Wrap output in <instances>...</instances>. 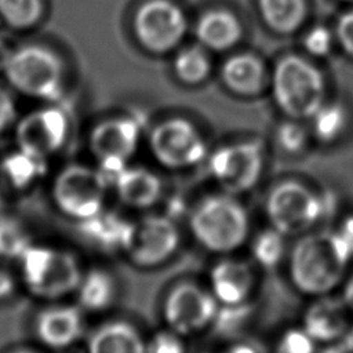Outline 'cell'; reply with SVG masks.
<instances>
[{
	"mask_svg": "<svg viewBox=\"0 0 353 353\" xmlns=\"http://www.w3.org/2000/svg\"><path fill=\"white\" fill-rule=\"evenodd\" d=\"M352 261L335 229L307 232L299 236L290 252V277L302 294H331L342 281Z\"/></svg>",
	"mask_w": 353,
	"mask_h": 353,
	"instance_id": "1",
	"label": "cell"
},
{
	"mask_svg": "<svg viewBox=\"0 0 353 353\" xmlns=\"http://www.w3.org/2000/svg\"><path fill=\"white\" fill-rule=\"evenodd\" d=\"M189 229L205 250L229 254L248 239L250 216L236 196L223 192L208 196L194 205L189 215Z\"/></svg>",
	"mask_w": 353,
	"mask_h": 353,
	"instance_id": "2",
	"label": "cell"
},
{
	"mask_svg": "<svg viewBox=\"0 0 353 353\" xmlns=\"http://www.w3.org/2000/svg\"><path fill=\"white\" fill-rule=\"evenodd\" d=\"M26 288L39 298H62L76 288L83 272L77 258L65 250L32 244L19 258Z\"/></svg>",
	"mask_w": 353,
	"mask_h": 353,
	"instance_id": "3",
	"label": "cell"
},
{
	"mask_svg": "<svg viewBox=\"0 0 353 353\" xmlns=\"http://www.w3.org/2000/svg\"><path fill=\"white\" fill-rule=\"evenodd\" d=\"M324 212L321 196L296 181L274 185L265 201V214L270 226L285 237H299L310 232Z\"/></svg>",
	"mask_w": 353,
	"mask_h": 353,
	"instance_id": "4",
	"label": "cell"
},
{
	"mask_svg": "<svg viewBox=\"0 0 353 353\" xmlns=\"http://www.w3.org/2000/svg\"><path fill=\"white\" fill-rule=\"evenodd\" d=\"M273 97L279 108L290 117H312L323 105L321 73L296 55L284 57L273 72Z\"/></svg>",
	"mask_w": 353,
	"mask_h": 353,
	"instance_id": "5",
	"label": "cell"
},
{
	"mask_svg": "<svg viewBox=\"0 0 353 353\" xmlns=\"http://www.w3.org/2000/svg\"><path fill=\"white\" fill-rule=\"evenodd\" d=\"M109 185V178L98 167L70 164L55 176L52 200L62 214L81 222L105 210Z\"/></svg>",
	"mask_w": 353,
	"mask_h": 353,
	"instance_id": "6",
	"label": "cell"
},
{
	"mask_svg": "<svg viewBox=\"0 0 353 353\" xmlns=\"http://www.w3.org/2000/svg\"><path fill=\"white\" fill-rule=\"evenodd\" d=\"M8 83L19 92L40 99H54L62 88V63L48 48L28 44L10 54L3 68Z\"/></svg>",
	"mask_w": 353,
	"mask_h": 353,
	"instance_id": "7",
	"label": "cell"
},
{
	"mask_svg": "<svg viewBox=\"0 0 353 353\" xmlns=\"http://www.w3.org/2000/svg\"><path fill=\"white\" fill-rule=\"evenodd\" d=\"M181 236L175 222L167 215H146L128 221L121 251L138 268H157L176 252Z\"/></svg>",
	"mask_w": 353,
	"mask_h": 353,
	"instance_id": "8",
	"label": "cell"
},
{
	"mask_svg": "<svg viewBox=\"0 0 353 353\" xmlns=\"http://www.w3.org/2000/svg\"><path fill=\"white\" fill-rule=\"evenodd\" d=\"M265 167L261 141H241L216 149L208 159V170L222 192L239 196L259 182Z\"/></svg>",
	"mask_w": 353,
	"mask_h": 353,
	"instance_id": "9",
	"label": "cell"
},
{
	"mask_svg": "<svg viewBox=\"0 0 353 353\" xmlns=\"http://www.w3.org/2000/svg\"><path fill=\"white\" fill-rule=\"evenodd\" d=\"M149 148L156 161L168 170L192 168L207 156V145L200 131L179 117L157 124L150 132Z\"/></svg>",
	"mask_w": 353,
	"mask_h": 353,
	"instance_id": "10",
	"label": "cell"
},
{
	"mask_svg": "<svg viewBox=\"0 0 353 353\" xmlns=\"http://www.w3.org/2000/svg\"><path fill=\"white\" fill-rule=\"evenodd\" d=\"M218 309L219 303L210 290L196 283H179L164 298L163 317L170 330L189 336L212 325Z\"/></svg>",
	"mask_w": 353,
	"mask_h": 353,
	"instance_id": "11",
	"label": "cell"
},
{
	"mask_svg": "<svg viewBox=\"0 0 353 353\" xmlns=\"http://www.w3.org/2000/svg\"><path fill=\"white\" fill-rule=\"evenodd\" d=\"M139 134L137 121L128 117L105 120L91 131L90 150L109 181L128 165L137 152Z\"/></svg>",
	"mask_w": 353,
	"mask_h": 353,
	"instance_id": "12",
	"label": "cell"
},
{
	"mask_svg": "<svg viewBox=\"0 0 353 353\" xmlns=\"http://www.w3.org/2000/svg\"><path fill=\"white\" fill-rule=\"evenodd\" d=\"M135 33L149 50H171L186 30V19L178 6L170 0H149L135 15Z\"/></svg>",
	"mask_w": 353,
	"mask_h": 353,
	"instance_id": "13",
	"label": "cell"
},
{
	"mask_svg": "<svg viewBox=\"0 0 353 353\" xmlns=\"http://www.w3.org/2000/svg\"><path fill=\"white\" fill-rule=\"evenodd\" d=\"M69 123L65 113L54 106L34 110L17 125L18 148L48 157L66 141Z\"/></svg>",
	"mask_w": 353,
	"mask_h": 353,
	"instance_id": "14",
	"label": "cell"
},
{
	"mask_svg": "<svg viewBox=\"0 0 353 353\" xmlns=\"http://www.w3.org/2000/svg\"><path fill=\"white\" fill-rule=\"evenodd\" d=\"M352 310L342 296L331 294L314 296V301L306 307L302 319V328L317 343L341 342L349 330Z\"/></svg>",
	"mask_w": 353,
	"mask_h": 353,
	"instance_id": "15",
	"label": "cell"
},
{
	"mask_svg": "<svg viewBox=\"0 0 353 353\" xmlns=\"http://www.w3.org/2000/svg\"><path fill=\"white\" fill-rule=\"evenodd\" d=\"M255 287L251 265L239 259H222L210 272V291L219 305L247 303Z\"/></svg>",
	"mask_w": 353,
	"mask_h": 353,
	"instance_id": "16",
	"label": "cell"
},
{
	"mask_svg": "<svg viewBox=\"0 0 353 353\" xmlns=\"http://www.w3.org/2000/svg\"><path fill=\"white\" fill-rule=\"evenodd\" d=\"M110 185H113L117 199L134 210L150 208L163 196L160 176L145 167L127 165L112 178Z\"/></svg>",
	"mask_w": 353,
	"mask_h": 353,
	"instance_id": "17",
	"label": "cell"
},
{
	"mask_svg": "<svg viewBox=\"0 0 353 353\" xmlns=\"http://www.w3.org/2000/svg\"><path fill=\"white\" fill-rule=\"evenodd\" d=\"M83 328V316L76 306H51L36 319L37 338L52 349L73 345L81 336Z\"/></svg>",
	"mask_w": 353,
	"mask_h": 353,
	"instance_id": "18",
	"label": "cell"
},
{
	"mask_svg": "<svg viewBox=\"0 0 353 353\" xmlns=\"http://www.w3.org/2000/svg\"><path fill=\"white\" fill-rule=\"evenodd\" d=\"M87 353H145V341L127 321H110L91 335Z\"/></svg>",
	"mask_w": 353,
	"mask_h": 353,
	"instance_id": "19",
	"label": "cell"
},
{
	"mask_svg": "<svg viewBox=\"0 0 353 353\" xmlns=\"http://www.w3.org/2000/svg\"><path fill=\"white\" fill-rule=\"evenodd\" d=\"M241 29L237 18L225 10L205 12L197 22L196 34L201 44L212 50H226L240 37Z\"/></svg>",
	"mask_w": 353,
	"mask_h": 353,
	"instance_id": "20",
	"label": "cell"
},
{
	"mask_svg": "<svg viewBox=\"0 0 353 353\" xmlns=\"http://www.w3.org/2000/svg\"><path fill=\"white\" fill-rule=\"evenodd\" d=\"M81 309L88 312H103L112 306L117 295L114 277L103 269H91L83 273L76 288Z\"/></svg>",
	"mask_w": 353,
	"mask_h": 353,
	"instance_id": "21",
	"label": "cell"
},
{
	"mask_svg": "<svg viewBox=\"0 0 353 353\" xmlns=\"http://www.w3.org/2000/svg\"><path fill=\"white\" fill-rule=\"evenodd\" d=\"M222 77L230 90L248 95L262 88L265 69L255 55L239 54L226 61L222 69Z\"/></svg>",
	"mask_w": 353,
	"mask_h": 353,
	"instance_id": "22",
	"label": "cell"
},
{
	"mask_svg": "<svg viewBox=\"0 0 353 353\" xmlns=\"http://www.w3.org/2000/svg\"><path fill=\"white\" fill-rule=\"evenodd\" d=\"M128 221L102 210L99 214L79 222L81 236L102 250H121Z\"/></svg>",
	"mask_w": 353,
	"mask_h": 353,
	"instance_id": "23",
	"label": "cell"
},
{
	"mask_svg": "<svg viewBox=\"0 0 353 353\" xmlns=\"http://www.w3.org/2000/svg\"><path fill=\"white\" fill-rule=\"evenodd\" d=\"M1 172L12 186L25 189L46 175L47 157L18 148L3 159Z\"/></svg>",
	"mask_w": 353,
	"mask_h": 353,
	"instance_id": "24",
	"label": "cell"
},
{
	"mask_svg": "<svg viewBox=\"0 0 353 353\" xmlns=\"http://www.w3.org/2000/svg\"><path fill=\"white\" fill-rule=\"evenodd\" d=\"M259 8L266 23L277 32H292L305 15L303 0H259Z\"/></svg>",
	"mask_w": 353,
	"mask_h": 353,
	"instance_id": "25",
	"label": "cell"
},
{
	"mask_svg": "<svg viewBox=\"0 0 353 353\" xmlns=\"http://www.w3.org/2000/svg\"><path fill=\"white\" fill-rule=\"evenodd\" d=\"M285 236L269 226L259 232L251 243V255L254 261L265 268H276L285 254Z\"/></svg>",
	"mask_w": 353,
	"mask_h": 353,
	"instance_id": "26",
	"label": "cell"
},
{
	"mask_svg": "<svg viewBox=\"0 0 353 353\" xmlns=\"http://www.w3.org/2000/svg\"><path fill=\"white\" fill-rule=\"evenodd\" d=\"M32 244L28 230L17 218L0 214V258L19 261Z\"/></svg>",
	"mask_w": 353,
	"mask_h": 353,
	"instance_id": "27",
	"label": "cell"
},
{
	"mask_svg": "<svg viewBox=\"0 0 353 353\" xmlns=\"http://www.w3.org/2000/svg\"><path fill=\"white\" fill-rule=\"evenodd\" d=\"M346 124V110L338 103H323L312 116L313 132L316 138L325 143L336 141L345 131Z\"/></svg>",
	"mask_w": 353,
	"mask_h": 353,
	"instance_id": "28",
	"label": "cell"
},
{
	"mask_svg": "<svg viewBox=\"0 0 353 353\" xmlns=\"http://www.w3.org/2000/svg\"><path fill=\"white\" fill-rule=\"evenodd\" d=\"M41 12V0H0V17L11 28H29L39 21Z\"/></svg>",
	"mask_w": 353,
	"mask_h": 353,
	"instance_id": "29",
	"label": "cell"
},
{
	"mask_svg": "<svg viewBox=\"0 0 353 353\" xmlns=\"http://www.w3.org/2000/svg\"><path fill=\"white\" fill-rule=\"evenodd\" d=\"M174 63L176 74L186 83H199L205 79L210 72V59L207 54L197 47L182 50Z\"/></svg>",
	"mask_w": 353,
	"mask_h": 353,
	"instance_id": "30",
	"label": "cell"
},
{
	"mask_svg": "<svg viewBox=\"0 0 353 353\" xmlns=\"http://www.w3.org/2000/svg\"><path fill=\"white\" fill-rule=\"evenodd\" d=\"M274 353H317V342L302 327L290 328L277 339Z\"/></svg>",
	"mask_w": 353,
	"mask_h": 353,
	"instance_id": "31",
	"label": "cell"
},
{
	"mask_svg": "<svg viewBox=\"0 0 353 353\" xmlns=\"http://www.w3.org/2000/svg\"><path fill=\"white\" fill-rule=\"evenodd\" d=\"M145 353H186V345L182 335L167 328L145 342Z\"/></svg>",
	"mask_w": 353,
	"mask_h": 353,
	"instance_id": "32",
	"label": "cell"
},
{
	"mask_svg": "<svg viewBox=\"0 0 353 353\" xmlns=\"http://www.w3.org/2000/svg\"><path fill=\"white\" fill-rule=\"evenodd\" d=\"M276 138L283 150L288 153H299L307 143V132L295 121L283 123L277 131Z\"/></svg>",
	"mask_w": 353,
	"mask_h": 353,
	"instance_id": "33",
	"label": "cell"
},
{
	"mask_svg": "<svg viewBox=\"0 0 353 353\" xmlns=\"http://www.w3.org/2000/svg\"><path fill=\"white\" fill-rule=\"evenodd\" d=\"M248 316H250V306L247 303L233 305V306L219 305V309L212 325H215L216 330L222 332L234 331L245 319H248Z\"/></svg>",
	"mask_w": 353,
	"mask_h": 353,
	"instance_id": "34",
	"label": "cell"
},
{
	"mask_svg": "<svg viewBox=\"0 0 353 353\" xmlns=\"http://www.w3.org/2000/svg\"><path fill=\"white\" fill-rule=\"evenodd\" d=\"M305 47L314 55H325L332 44V37L328 29L323 26L313 28L306 36H305Z\"/></svg>",
	"mask_w": 353,
	"mask_h": 353,
	"instance_id": "35",
	"label": "cell"
},
{
	"mask_svg": "<svg viewBox=\"0 0 353 353\" xmlns=\"http://www.w3.org/2000/svg\"><path fill=\"white\" fill-rule=\"evenodd\" d=\"M336 37L343 50L353 55V10L339 18L336 26Z\"/></svg>",
	"mask_w": 353,
	"mask_h": 353,
	"instance_id": "36",
	"label": "cell"
},
{
	"mask_svg": "<svg viewBox=\"0 0 353 353\" xmlns=\"http://www.w3.org/2000/svg\"><path fill=\"white\" fill-rule=\"evenodd\" d=\"M15 103L11 95L0 87V132L7 130L15 120Z\"/></svg>",
	"mask_w": 353,
	"mask_h": 353,
	"instance_id": "37",
	"label": "cell"
},
{
	"mask_svg": "<svg viewBox=\"0 0 353 353\" xmlns=\"http://www.w3.org/2000/svg\"><path fill=\"white\" fill-rule=\"evenodd\" d=\"M335 232L343 241L350 258L353 259V215L346 216L335 229Z\"/></svg>",
	"mask_w": 353,
	"mask_h": 353,
	"instance_id": "38",
	"label": "cell"
},
{
	"mask_svg": "<svg viewBox=\"0 0 353 353\" xmlns=\"http://www.w3.org/2000/svg\"><path fill=\"white\" fill-rule=\"evenodd\" d=\"M14 288L15 283L12 276L8 272L0 269V301L8 298L14 292Z\"/></svg>",
	"mask_w": 353,
	"mask_h": 353,
	"instance_id": "39",
	"label": "cell"
},
{
	"mask_svg": "<svg viewBox=\"0 0 353 353\" xmlns=\"http://www.w3.org/2000/svg\"><path fill=\"white\" fill-rule=\"evenodd\" d=\"M219 353H259V350L251 343L239 342V343H234V345L226 347L225 350H222Z\"/></svg>",
	"mask_w": 353,
	"mask_h": 353,
	"instance_id": "40",
	"label": "cell"
},
{
	"mask_svg": "<svg viewBox=\"0 0 353 353\" xmlns=\"http://www.w3.org/2000/svg\"><path fill=\"white\" fill-rule=\"evenodd\" d=\"M342 299L345 301V303L347 305V307L352 310L353 313V273L347 277V280L345 281L343 285V291H342Z\"/></svg>",
	"mask_w": 353,
	"mask_h": 353,
	"instance_id": "41",
	"label": "cell"
},
{
	"mask_svg": "<svg viewBox=\"0 0 353 353\" xmlns=\"http://www.w3.org/2000/svg\"><path fill=\"white\" fill-rule=\"evenodd\" d=\"M341 343L345 346V349H346L349 353H353V321H352L349 330L346 331L345 336L342 338Z\"/></svg>",
	"mask_w": 353,
	"mask_h": 353,
	"instance_id": "42",
	"label": "cell"
},
{
	"mask_svg": "<svg viewBox=\"0 0 353 353\" xmlns=\"http://www.w3.org/2000/svg\"><path fill=\"white\" fill-rule=\"evenodd\" d=\"M320 353H349L346 349H345V346L339 342L338 345H335V343H331L330 346H327L324 350H321Z\"/></svg>",
	"mask_w": 353,
	"mask_h": 353,
	"instance_id": "43",
	"label": "cell"
},
{
	"mask_svg": "<svg viewBox=\"0 0 353 353\" xmlns=\"http://www.w3.org/2000/svg\"><path fill=\"white\" fill-rule=\"evenodd\" d=\"M3 205H4V200H3V194H1V192H0V214H1Z\"/></svg>",
	"mask_w": 353,
	"mask_h": 353,
	"instance_id": "44",
	"label": "cell"
},
{
	"mask_svg": "<svg viewBox=\"0 0 353 353\" xmlns=\"http://www.w3.org/2000/svg\"><path fill=\"white\" fill-rule=\"evenodd\" d=\"M14 353H34V352H32V350H17Z\"/></svg>",
	"mask_w": 353,
	"mask_h": 353,
	"instance_id": "45",
	"label": "cell"
},
{
	"mask_svg": "<svg viewBox=\"0 0 353 353\" xmlns=\"http://www.w3.org/2000/svg\"><path fill=\"white\" fill-rule=\"evenodd\" d=\"M352 1H353V0H352Z\"/></svg>",
	"mask_w": 353,
	"mask_h": 353,
	"instance_id": "46",
	"label": "cell"
}]
</instances>
